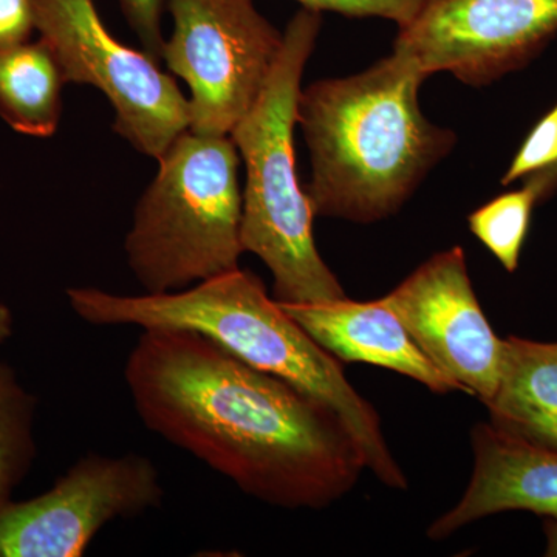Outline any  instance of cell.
I'll return each instance as SVG.
<instances>
[{
	"instance_id": "4",
	"label": "cell",
	"mask_w": 557,
	"mask_h": 557,
	"mask_svg": "<svg viewBox=\"0 0 557 557\" xmlns=\"http://www.w3.org/2000/svg\"><path fill=\"white\" fill-rule=\"evenodd\" d=\"M322 16L300 9L284 32V44L262 94L230 137L247 170L242 245L273 276L281 304H318L347 298L338 277L319 255L313 207L296 171L295 129L304 70Z\"/></svg>"
},
{
	"instance_id": "23",
	"label": "cell",
	"mask_w": 557,
	"mask_h": 557,
	"mask_svg": "<svg viewBox=\"0 0 557 557\" xmlns=\"http://www.w3.org/2000/svg\"><path fill=\"white\" fill-rule=\"evenodd\" d=\"M557 190V170L553 172L552 177L547 180L544 188V201L549 199Z\"/></svg>"
},
{
	"instance_id": "2",
	"label": "cell",
	"mask_w": 557,
	"mask_h": 557,
	"mask_svg": "<svg viewBox=\"0 0 557 557\" xmlns=\"http://www.w3.org/2000/svg\"><path fill=\"white\" fill-rule=\"evenodd\" d=\"M424 79L416 62L394 51L358 75L300 90L314 215L364 225L392 218L448 156L457 135L424 116Z\"/></svg>"
},
{
	"instance_id": "12",
	"label": "cell",
	"mask_w": 557,
	"mask_h": 557,
	"mask_svg": "<svg viewBox=\"0 0 557 557\" xmlns=\"http://www.w3.org/2000/svg\"><path fill=\"white\" fill-rule=\"evenodd\" d=\"M281 306L341 362H366L401 373L434 394L465 392L423 354L383 299L359 302L344 298Z\"/></svg>"
},
{
	"instance_id": "18",
	"label": "cell",
	"mask_w": 557,
	"mask_h": 557,
	"mask_svg": "<svg viewBox=\"0 0 557 557\" xmlns=\"http://www.w3.org/2000/svg\"><path fill=\"white\" fill-rule=\"evenodd\" d=\"M304 9L333 11L348 17H381L398 25V28L408 25L418 11L423 7L424 0H296Z\"/></svg>"
},
{
	"instance_id": "6",
	"label": "cell",
	"mask_w": 557,
	"mask_h": 557,
	"mask_svg": "<svg viewBox=\"0 0 557 557\" xmlns=\"http://www.w3.org/2000/svg\"><path fill=\"white\" fill-rule=\"evenodd\" d=\"M35 30L65 83L87 84L115 110L113 131L159 160L189 129V101L160 62L110 35L94 0H33Z\"/></svg>"
},
{
	"instance_id": "5",
	"label": "cell",
	"mask_w": 557,
	"mask_h": 557,
	"mask_svg": "<svg viewBox=\"0 0 557 557\" xmlns=\"http://www.w3.org/2000/svg\"><path fill=\"white\" fill-rule=\"evenodd\" d=\"M124 240L145 293L178 292L239 269L240 153L230 135L183 132L160 157Z\"/></svg>"
},
{
	"instance_id": "13",
	"label": "cell",
	"mask_w": 557,
	"mask_h": 557,
	"mask_svg": "<svg viewBox=\"0 0 557 557\" xmlns=\"http://www.w3.org/2000/svg\"><path fill=\"white\" fill-rule=\"evenodd\" d=\"M490 423L531 445L557 450V343L509 336Z\"/></svg>"
},
{
	"instance_id": "15",
	"label": "cell",
	"mask_w": 557,
	"mask_h": 557,
	"mask_svg": "<svg viewBox=\"0 0 557 557\" xmlns=\"http://www.w3.org/2000/svg\"><path fill=\"white\" fill-rule=\"evenodd\" d=\"M38 399L0 362V505L11 500L36 457L35 418Z\"/></svg>"
},
{
	"instance_id": "21",
	"label": "cell",
	"mask_w": 557,
	"mask_h": 557,
	"mask_svg": "<svg viewBox=\"0 0 557 557\" xmlns=\"http://www.w3.org/2000/svg\"><path fill=\"white\" fill-rule=\"evenodd\" d=\"M545 553L547 557H557V520H544Z\"/></svg>"
},
{
	"instance_id": "10",
	"label": "cell",
	"mask_w": 557,
	"mask_h": 557,
	"mask_svg": "<svg viewBox=\"0 0 557 557\" xmlns=\"http://www.w3.org/2000/svg\"><path fill=\"white\" fill-rule=\"evenodd\" d=\"M381 299L446 376L483 405L491 401L507 343L498 338L480 307L463 249L432 256Z\"/></svg>"
},
{
	"instance_id": "14",
	"label": "cell",
	"mask_w": 557,
	"mask_h": 557,
	"mask_svg": "<svg viewBox=\"0 0 557 557\" xmlns=\"http://www.w3.org/2000/svg\"><path fill=\"white\" fill-rule=\"evenodd\" d=\"M64 75L44 40L0 47V119L28 137L49 138L60 126Z\"/></svg>"
},
{
	"instance_id": "19",
	"label": "cell",
	"mask_w": 557,
	"mask_h": 557,
	"mask_svg": "<svg viewBox=\"0 0 557 557\" xmlns=\"http://www.w3.org/2000/svg\"><path fill=\"white\" fill-rule=\"evenodd\" d=\"M123 16L132 32L138 36L143 49L153 60L161 62L164 36L161 30L166 0H119Z\"/></svg>"
},
{
	"instance_id": "16",
	"label": "cell",
	"mask_w": 557,
	"mask_h": 557,
	"mask_svg": "<svg viewBox=\"0 0 557 557\" xmlns=\"http://www.w3.org/2000/svg\"><path fill=\"white\" fill-rule=\"evenodd\" d=\"M536 205V193L522 185L518 190H509L487 201L468 218L471 233L508 273L518 270Z\"/></svg>"
},
{
	"instance_id": "7",
	"label": "cell",
	"mask_w": 557,
	"mask_h": 557,
	"mask_svg": "<svg viewBox=\"0 0 557 557\" xmlns=\"http://www.w3.org/2000/svg\"><path fill=\"white\" fill-rule=\"evenodd\" d=\"M174 21L161 61L189 87V131L230 135L258 101L284 33L255 0H166Z\"/></svg>"
},
{
	"instance_id": "11",
	"label": "cell",
	"mask_w": 557,
	"mask_h": 557,
	"mask_svg": "<svg viewBox=\"0 0 557 557\" xmlns=\"http://www.w3.org/2000/svg\"><path fill=\"white\" fill-rule=\"evenodd\" d=\"M474 469L463 497L428 528L445 541L461 528L505 511L557 520V450L531 445L491 423L471 432Z\"/></svg>"
},
{
	"instance_id": "8",
	"label": "cell",
	"mask_w": 557,
	"mask_h": 557,
	"mask_svg": "<svg viewBox=\"0 0 557 557\" xmlns=\"http://www.w3.org/2000/svg\"><path fill=\"white\" fill-rule=\"evenodd\" d=\"M163 498L150 458L89 454L40 496L0 505V557L86 555L108 523L145 515Z\"/></svg>"
},
{
	"instance_id": "17",
	"label": "cell",
	"mask_w": 557,
	"mask_h": 557,
	"mask_svg": "<svg viewBox=\"0 0 557 557\" xmlns=\"http://www.w3.org/2000/svg\"><path fill=\"white\" fill-rule=\"evenodd\" d=\"M557 170V104L528 134L502 178V185L516 182L530 186L539 203H544L547 180Z\"/></svg>"
},
{
	"instance_id": "9",
	"label": "cell",
	"mask_w": 557,
	"mask_h": 557,
	"mask_svg": "<svg viewBox=\"0 0 557 557\" xmlns=\"http://www.w3.org/2000/svg\"><path fill=\"white\" fill-rule=\"evenodd\" d=\"M557 35V0H424L394 51L424 75L483 87L525 67Z\"/></svg>"
},
{
	"instance_id": "20",
	"label": "cell",
	"mask_w": 557,
	"mask_h": 557,
	"mask_svg": "<svg viewBox=\"0 0 557 557\" xmlns=\"http://www.w3.org/2000/svg\"><path fill=\"white\" fill-rule=\"evenodd\" d=\"M33 32V0H0V47L27 42Z\"/></svg>"
},
{
	"instance_id": "22",
	"label": "cell",
	"mask_w": 557,
	"mask_h": 557,
	"mask_svg": "<svg viewBox=\"0 0 557 557\" xmlns=\"http://www.w3.org/2000/svg\"><path fill=\"white\" fill-rule=\"evenodd\" d=\"M13 313H11V310L5 306V304L0 302V346L11 338V335H13Z\"/></svg>"
},
{
	"instance_id": "1",
	"label": "cell",
	"mask_w": 557,
	"mask_h": 557,
	"mask_svg": "<svg viewBox=\"0 0 557 557\" xmlns=\"http://www.w3.org/2000/svg\"><path fill=\"white\" fill-rule=\"evenodd\" d=\"M124 381L146 429L263 504L327 508L368 469L335 410L199 333L143 330Z\"/></svg>"
},
{
	"instance_id": "3",
	"label": "cell",
	"mask_w": 557,
	"mask_h": 557,
	"mask_svg": "<svg viewBox=\"0 0 557 557\" xmlns=\"http://www.w3.org/2000/svg\"><path fill=\"white\" fill-rule=\"evenodd\" d=\"M70 309L97 327L134 325L199 333L251 368L307 392L335 410L357 440L366 468L388 487L405 485L372 403L351 386L343 362L319 346L267 292L262 278L239 269L161 295H116L75 287Z\"/></svg>"
}]
</instances>
